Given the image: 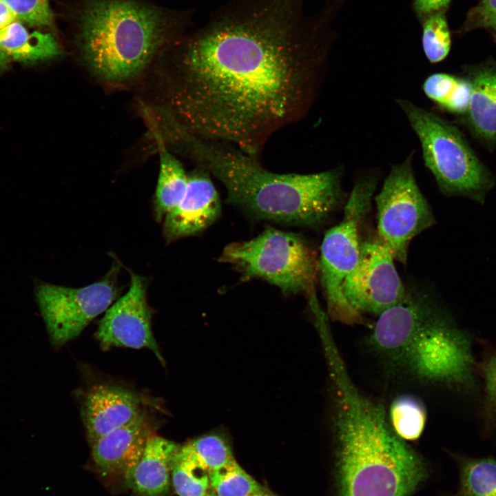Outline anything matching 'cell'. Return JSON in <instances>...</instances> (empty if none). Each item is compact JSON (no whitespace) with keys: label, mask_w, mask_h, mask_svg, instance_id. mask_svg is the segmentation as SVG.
<instances>
[{"label":"cell","mask_w":496,"mask_h":496,"mask_svg":"<svg viewBox=\"0 0 496 496\" xmlns=\"http://www.w3.org/2000/svg\"><path fill=\"white\" fill-rule=\"evenodd\" d=\"M221 211L218 193L211 176L196 167L188 174V185L180 203L165 216L167 242L197 234L212 225Z\"/></svg>","instance_id":"cell-13"},{"label":"cell","mask_w":496,"mask_h":496,"mask_svg":"<svg viewBox=\"0 0 496 496\" xmlns=\"http://www.w3.org/2000/svg\"><path fill=\"white\" fill-rule=\"evenodd\" d=\"M160 156V169L156 185L154 211L161 220L184 197L188 185V174L176 156L171 153L162 135L154 130Z\"/></svg>","instance_id":"cell-19"},{"label":"cell","mask_w":496,"mask_h":496,"mask_svg":"<svg viewBox=\"0 0 496 496\" xmlns=\"http://www.w3.org/2000/svg\"><path fill=\"white\" fill-rule=\"evenodd\" d=\"M59 54V43L50 33L30 32L19 20L0 30V72L14 61L30 63Z\"/></svg>","instance_id":"cell-18"},{"label":"cell","mask_w":496,"mask_h":496,"mask_svg":"<svg viewBox=\"0 0 496 496\" xmlns=\"http://www.w3.org/2000/svg\"><path fill=\"white\" fill-rule=\"evenodd\" d=\"M333 404L340 496H408L423 467L392 429L384 407L349 379L335 384Z\"/></svg>","instance_id":"cell-3"},{"label":"cell","mask_w":496,"mask_h":496,"mask_svg":"<svg viewBox=\"0 0 496 496\" xmlns=\"http://www.w3.org/2000/svg\"><path fill=\"white\" fill-rule=\"evenodd\" d=\"M76 27L84 63L115 85L139 77L174 32L164 11L138 0H84Z\"/></svg>","instance_id":"cell-4"},{"label":"cell","mask_w":496,"mask_h":496,"mask_svg":"<svg viewBox=\"0 0 496 496\" xmlns=\"http://www.w3.org/2000/svg\"><path fill=\"white\" fill-rule=\"evenodd\" d=\"M208 476L209 485L217 496H251L263 487L235 459L208 472Z\"/></svg>","instance_id":"cell-23"},{"label":"cell","mask_w":496,"mask_h":496,"mask_svg":"<svg viewBox=\"0 0 496 496\" xmlns=\"http://www.w3.org/2000/svg\"><path fill=\"white\" fill-rule=\"evenodd\" d=\"M467 76L471 94L464 116L475 136L488 147L496 145V62L474 66Z\"/></svg>","instance_id":"cell-17"},{"label":"cell","mask_w":496,"mask_h":496,"mask_svg":"<svg viewBox=\"0 0 496 496\" xmlns=\"http://www.w3.org/2000/svg\"><path fill=\"white\" fill-rule=\"evenodd\" d=\"M114 269L102 280L81 288L48 283L37 287V300L53 345H63L77 337L110 307L118 295Z\"/></svg>","instance_id":"cell-10"},{"label":"cell","mask_w":496,"mask_h":496,"mask_svg":"<svg viewBox=\"0 0 496 496\" xmlns=\"http://www.w3.org/2000/svg\"><path fill=\"white\" fill-rule=\"evenodd\" d=\"M422 41L424 54L431 63L441 62L448 56L451 37L444 11L426 17Z\"/></svg>","instance_id":"cell-26"},{"label":"cell","mask_w":496,"mask_h":496,"mask_svg":"<svg viewBox=\"0 0 496 496\" xmlns=\"http://www.w3.org/2000/svg\"><path fill=\"white\" fill-rule=\"evenodd\" d=\"M19 21L33 27H47L53 23L48 0H3Z\"/></svg>","instance_id":"cell-27"},{"label":"cell","mask_w":496,"mask_h":496,"mask_svg":"<svg viewBox=\"0 0 496 496\" xmlns=\"http://www.w3.org/2000/svg\"><path fill=\"white\" fill-rule=\"evenodd\" d=\"M495 17L496 0H479L468 12L464 28L466 30L485 28Z\"/></svg>","instance_id":"cell-28"},{"label":"cell","mask_w":496,"mask_h":496,"mask_svg":"<svg viewBox=\"0 0 496 496\" xmlns=\"http://www.w3.org/2000/svg\"><path fill=\"white\" fill-rule=\"evenodd\" d=\"M394 260L389 247L378 235L361 242L358 261L342 285L347 301L357 313L380 316L406 300L409 291Z\"/></svg>","instance_id":"cell-11"},{"label":"cell","mask_w":496,"mask_h":496,"mask_svg":"<svg viewBox=\"0 0 496 496\" xmlns=\"http://www.w3.org/2000/svg\"><path fill=\"white\" fill-rule=\"evenodd\" d=\"M205 496H217L213 490H208Z\"/></svg>","instance_id":"cell-34"},{"label":"cell","mask_w":496,"mask_h":496,"mask_svg":"<svg viewBox=\"0 0 496 496\" xmlns=\"http://www.w3.org/2000/svg\"><path fill=\"white\" fill-rule=\"evenodd\" d=\"M81 410L90 445L130 422L143 411L141 400L135 393L106 384L95 386L87 392Z\"/></svg>","instance_id":"cell-14"},{"label":"cell","mask_w":496,"mask_h":496,"mask_svg":"<svg viewBox=\"0 0 496 496\" xmlns=\"http://www.w3.org/2000/svg\"><path fill=\"white\" fill-rule=\"evenodd\" d=\"M484 373L488 398L490 404L496 408V355L486 362Z\"/></svg>","instance_id":"cell-29"},{"label":"cell","mask_w":496,"mask_h":496,"mask_svg":"<svg viewBox=\"0 0 496 496\" xmlns=\"http://www.w3.org/2000/svg\"><path fill=\"white\" fill-rule=\"evenodd\" d=\"M179 444L152 435L139 460L125 477L136 496H165L170 486L172 470Z\"/></svg>","instance_id":"cell-16"},{"label":"cell","mask_w":496,"mask_h":496,"mask_svg":"<svg viewBox=\"0 0 496 496\" xmlns=\"http://www.w3.org/2000/svg\"><path fill=\"white\" fill-rule=\"evenodd\" d=\"M251 496H276L271 491L262 487L261 489L251 495Z\"/></svg>","instance_id":"cell-33"},{"label":"cell","mask_w":496,"mask_h":496,"mask_svg":"<svg viewBox=\"0 0 496 496\" xmlns=\"http://www.w3.org/2000/svg\"><path fill=\"white\" fill-rule=\"evenodd\" d=\"M17 20L19 19L13 11L3 0H0V30Z\"/></svg>","instance_id":"cell-31"},{"label":"cell","mask_w":496,"mask_h":496,"mask_svg":"<svg viewBox=\"0 0 496 496\" xmlns=\"http://www.w3.org/2000/svg\"><path fill=\"white\" fill-rule=\"evenodd\" d=\"M485 28L490 30L494 39L496 41V17L487 24Z\"/></svg>","instance_id":"cell-32"},{"label":"cell","mask_w":496,"mask_h":496,"mask_svg":"<svg viewBox=\"0 0 496 496\" xmlns=\"http://www.w3.org/2000/svg\"><path fill=\"white\" fill-rule=\"evenodd\" d=\"M397 103L417 136L424 164L442 192L482 201L493 178L458 129L410 101Z\"/></svg>","instance_id":"cell-5"},{"label":"cell","mask_w":496,"mask_h":496,"mask_svg":"<svg viewBox=\"0 0 496 496\" xmlns=\"http://www.w3.org/2000/svg\"><path fill=\"white\" fill-rule=\"evenodd\" d=\"M219 261L231 265L247 278H258L286 294L315 297L318 261L308 243L296 234L267 227L258 236L231 242Z\"/></svg>","instance_id":"cell-6"},{"label":"cell","mask_w":496,"mask_h":496,"mask_svg":"<svg viewBox=\"0 0 496 496\" xmlns=\"http://www.w3.org/2000/svg\"><path fill=\"white\" fill-rule=\"evenodd\" d=\"M451 0H414L413 6L420 16L428 17L433 13L444 11Z\"/></svg>","instance_id":"cell-30"},{"label":"cell","mask_w":496,"mask_h":496,"mask_svg":"<svg viewBox=\"0 0 496 496\" xmlns=\"http://www.w3.org/2000/svg\"><path fill=\"white\" fill-rule=\"evenodd\" d=\"M389 419L392 429L399 437L403 440H415L424 428L426 409L417 397L403 395L392 402Z\"/></svg>","instance_id":"cell-22"},{"label":"cell","mask_w":496,"mask_h":496,"mask_svg":"<svg viewBox=\"0 0 496 496\" xmlns=\"http://www.w3.org/2000/svg\"><path fill=\"white\" fill-rule=\"evenodd\" d=\"M288 1L225 17L178 43L164 72V119L259 158L276 132L302 118L322 58Z\"/></svg>","instance_id":"cell-1"},{"label":"cell","mask_w":496,"mask_h":496,"mask_svg":"<svg viewBox=\"0 0 496 496\" xmlns=\"http://www.w3.org/2000/svg\"><path fill=\"white\" fill-rule=\"evenodd\" d=\"M422 90L441 109L458 115L466 113L471 94V85L467 77L434 73L424 80Z\"/></svg>","instance_id":"cell-20"},{"label":"cell","mask_w":496,"mask_h":496,"mask_svg":"<svg viewBox=\"0 0 496 496\" xmlns=\"http://www.w3.org/2000/svg\"><path fill=\"white\" fill-rule=\"evenodd\" d=\"M96 338L103 350L113 347L146 348L165 364L152 333L143 277L131 273L129 290L105 311L99 324Z\"/></svg>","instance_id":"cell-12"},{"label":"cell","mask_w":496,"mask_h":496,"mask_svg":"<svg viewBox=\"0 0 496 496\" xmlns=\"http://www.w3.org/2000/svg\"><path fill=\"white\" fill-rule=\"evenodd\" d=\"M376 185L373 176L358 179L344 207L342 221L326 232L321 245L318 273L328 313L332 320L349 324L360 323L363 318L347 301L342 285L358 261L359 227L369 210Z\"/></svg>","instance_id":"cell-8"},{"label":"cell","mask_w":496,"mask_h":496,"mask_svg":"<svg viewBox=\"0 0 496 496\" xmlns=\"http://www.w3.org/2000/svg\"><path fill=\"white\" fill-rule=\"evenodd\" d=\"M462 336L431 302L386 362L422 382H457L467 371L468 360Z\"/></svg>","instance_id":"cell-7"},{"label":"cell","mask_w":496,"mask_h":496,"mask_svg":"<svg viewBox=\"0 0 496 496\" xmlns=\"http://www.w3.org/2000/svg\"><path fill=\"white\" fill-rule=\"evenodd\" d=\"M412 154L393 165L375 196L378 236L394 260L406 265L411 240L435 224L431 207L416 182Z\"/></svg>","instance_id":"cell-9"},{"label":"cell","mask_w":496,"mask_h":496,"mask_svg":"<svg viewBox=\"0 0 496 496\" xmlns=\"http://www.w3.org/2000/svg\"><path fill=\"white\" fill-rule=\"evenodd\" d=\"M152 435L149 420L142 411L130 422L110 432L91 445L93 460L104 476L129 474Z\"/></svg>","instance_id":"cell-15"},{"label":"cell","mask_w":496,"mask_h":496,"mask_svg":"<svg viewBox=\"0 0 496 496\" xmlns=\"http://www.w3.org/2000/svg\"><path fill=\"white\" fill-rule=\"evenodd\" d=\"M178 453L195 462L207 472L218 469L235 459L227 440L215 433L179 445Z\"/></svg>","instance_id":"cell-21"},{"label":"cell","mask_w":496,"mask_h":496,"mask_svg":"<svg viewBox=\"0 0 496 496\" xmlns=\"http://www.w3.org/2000/svg\"><path fill=\"white\" fill-rule=\"evenodd\" d=\"M171 479L178 496H205L210 486L207 471L178 451L174 459Z\"/></svg>","instance_id":"cell-24"},{"label":"cell","mask_w":496,"mask_h":496,"mask_svg":"<svg viewBox=\"0 0 496 496\" xmlns=\"http://www.w3.org/2000/svg\"><path fill=\"white\" fill-rule=\"evenodd\" d=\"M462 482L466 496H496V460L468 461L462 468Z\"/></svg>","instance_id":"cell-25"},{"label":"cell","mask_w":496,"mask_h":496,"mask_svg":"<svg viewBox=\"0 0 496 496\" xmlns=\"http://www.w3.org/2000/svg\"><path fill=\"white\" fill-rule=\"evenodd\" d=\"M176 150L224 186L227 200L258 218L315 226L323 223L342 198L341 172L278 174L256 158L222 141L185 133Z\"/></svg>","instance_id":"cell-2"}]
</instances>
